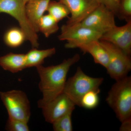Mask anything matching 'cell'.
Instances as JSON below:
<instances>
[{"label": "cell", "instance_id": "6da1fadb", "mask_svg": "<svg viewBox=\"0 0 131 131\" xmlns=\"http://www.w3.org/2000/svg\"><path fill=\"white\" fill-rule=\"evenodd\" d=\"M80 59V55L76 54L58 65L36 67L40 79L39 88L43 95L38 101L39 107L41 108L63 93L70 69Z\"/></svg>", "mask_w": 131, "mask_h": 131}, {"label": "cell", "instance_id": "7a4b0ae2", "mask_svg": "<svg viewBox=\"0 0 131 131\" xmlns=\"http://www.w3.org/2000/svg\"><path fill=\"white\" fill-rule=\"evenodd\" d=\"M106 101L121 122L131 118V77L116 81L108 94Z\"/></svg>", "mask_w": 131, "mask_h": 131}, {"label": "cell", "instance_id": "3957f363", "mask_svg": "<svg viewBox=\"0 0 131 131\" xmlns=\"http://www.w3.org/2000/svg\"><path fill=\"white\" fill-rule=\"evenodd\" d=\"M103 81V78L88 75L78 67L75 74L66 81L63 93L70 98L75 106L80 107L82 96L91 90L100 89Z\"/></svg>", "mask_w": 131, "mask_h": 131}, {"label": "cell", "instance_id": "277c9868", "mask_svg": "<svg viewBox=\"0 0 131 131\" xmlns=\"http://www.w3.org/2000/svg\"><path fill=\"white\" fill-rule=\"evenodd\" d=\"M26 4L22 0H0V13L7 14L18 21L20 28L33 48L38 47L37 33L28 19L26 11Z\"/></svg>", "mask_w": 131, "mask_h": 131}, {"label": "cell", "instance_id": "5b68a950", "mask_svg": "<svg viewBox=\"0 0 131 131\" xmlns=\"http://www.w3.org/2000/svg\"><path fill=\"white\" fill-rule=\"evenodd\" d=\"M0 98L7 110L8 118L28 123L30 118V105L25 92L15 90L1 91Z\"/></svg>", "mask_w": 131, "mask_h": 131}, {"label": "cell", "instance_id": "8992f818", "mask_svg": "<svg viewBox=\"0 0 131 131\" xmlns=\"http://www.w3.org/2000/svg\"><path fill=\"white\" fill-rule=\"evenodd\" d=\"M100 41L108 54L109 61L106 68L107 74L115 81L127 76L131 70L130 56L110 42Z\"/></svg>", "mask_w": 131, "mask_h": 131}, {"label": "cell", "instance_id": "52a82bcc", "mask_svg": "<svg viewBox=\"0 0 131 131\" xmlns=\"http://www.w3.org/2000/svg\"><path fill=\"white\" fill-rule=\"evenodd\" d=\"M61 34L58 36L60 40H66L65 48H77L79 46L94 40H99L102 34L83 25L81 23L63 25Z\"/></svg>", "mask_w": 131, "mask_h": 131}, {"label": "cell", "instance_id": "ba28073f", "mask_svg": "<svg viewBox=\"0 0 131 131\" xmlns=\"http://www.w3.org/2000/svg\"><path fill=\"white\" fill-rule=\"evenodd\" d=\"M115 15L112 10L100 4L80 23L102 34L116 26Z\"/></svg>", "mask_w": 131, "mask_h": 131}, {"label": "cell", "instance_id": "9c48e42d", "mask_svg": "<svg viewBox=\"0 0 131 131\" xmlns=\"http://www.w3.org/2000/svg\"><path fill=\"white\" fill-rule=\"evenodd\" d=\"M74 103L63 93L41 108L46 121L52 124L68 112L74 111Z\"/></svg>", "mask_w": 131, "mask_h": 131}, {"label": "cell", "instance_id": "30bf717a", "mask_svg": "<svg viewBox=\"0 0 131 131\" xmlns=\"http://www.w3.org/2000/svg\"><path fill=\"white\" fill-rule=\"evenodd\" d=\"M99 40L110 42L127 55L131 54V20L121 26H115L104 33Z\"/></svg>", "mask_w": 131, "mask_h": 131}, {"label": "cell", "instance_id": "8fae6325", "mask_svg": "<svg viewBox=\"0 0 131 131\" xmlns=\"http://www.w3.org/2000/svg\"><path fill=\"white\" fill-rule=\"evenodd\" d=\"M69 8L71 16L66 22L67 25L81 23L100 5L97 0H58Z\"/></svg>", "mask_w": 131, "mask_h": 131}, {"label": "cell", "instance_id": "7c38bea8", "mask_svg": "<svg viewBox=\"0 0 131 131\" xmlns=\"http://www.w3.org/2000/svg\"><path fill=\"white\" fill-rule=\"evenodd\" d=\"M77 48L84 53L90 54L95 63L100 64L106 69L107 67L109 61L108 54L100 40H92L79 46Z\"/></svg>", "mask_w": 131, "mask_h": 131}, {"label": "cell", "instance_id": "4fadbf2b", "mask_svg": "<svg viewBox=\"0 0 131 131\" xmlns=\"http://www.w3.org/2000/svg\"><path fill=\"white\" fill-rule=\"evenodd\" d=\"M50 0H30L26 4V11L29 21L36 32H38L39 21L45 12Z\"/></svg>", "mask_w": 131, "mask_h": 131}, {"label": "cell", "instance_id": "5bb4252c", "mask_svg": "<svg viewBox=\"0 0 131 131\" xmlns=\"http://www.w3.org/2000/svg\"><path fill=\"white\" fill-rule=\"evenodd\" d=\"M0 66L13 73L21 71L27 68L25 54L10 52L0 57Z\"/></svg>", "mask_w": 131, "mask_h": 131}, {"label": "cell", "instance_id": "9a60e30c", "mask_svg": "<svg viewBox=\"0 0 131 131\" xmlns=\"http://www.w3.org/2000/svg\"><path fill=\"white\" fill-rule=\"evenodd\" d=\"M56 52L55 48L43 50L33 48L25 54L26 68L36 67L42 65L46 58L51 57Z\"/></svg>", "mask_w": 131, "mask_h": 131}, {"label": "cell", "instance_id": "2e32d148", "mask_svg": "<svg viewBox=\"0 0 131 131\" xmlns=\"http://www.w3.org/2000/svg\"><path fill=\"white\" fill-rule=\"evenodd\" d=\"M6 45L12 48H16L21 45L26 40V37L20 28L13 27L6 31L3 37Z\"/></svg>", "mask_w": 131, "mask_h": 131}, {"label": "cell", "instance_id": "e0dca14e", "mask_svg": "<svg viewBox=\"0 0 131 131\" xmlns=\"http://www.w3.org/2000/svg\"><path fill=\"white\" fill-rule=\"evenodd\" d=\"M47 11L58 22L68 17L70 14L68 7L60 1H50Z\"/></svg>", "mask_w": 131, "mask_h": 131}, {"label": "cell", "instance_id": "ac0fdd59", "mask_svg": "<svg viewBox=\"0 0 131 131\" xmlns=\"http://www.w3.org/2000/svg\"><path fill=\"white\" fill-rule=\"evenodd\" d=\"M58 23L50 14L43 15L39 21V31L42 32L46 37H49L58 30L59 27Z\"/></svg>", "mask_w": 131, "mask_h": 131}, {"label": "cell", "instance_id": "d6986e66", "mask_svg": "<svg viewBox=\"0 0 131 131\" xmlns=\"http://www.w3.org/2000/svg\"><path fill=\"white\" fill-rule=\"evenodd\" d=\"M100 89L91 90L86 93L82 97L80 107L88 109H92L98 106L100 101Z\"/></svg>", "mask_w": 131, "mask_h": 131}, {"label": "cell", "instance_id": "ffe728a7", "mask_svg": "<svg viewBox=\"0 0 131 131\" xmlns=\"http://www.w3.org/2000/svg\"><path fill=\"white\" fill-rule=\"evenodd\" d=\"M73 111L68 112L59 118L52 123L53 130L55 131H72L73 125L72 114Z\"/></svg>", "mask_w": 131, "mask_h": 131}, {"label": "cell", "instance_id": "44dd1931", "mask_svg": "<svg viewBox=\"0 0 131 131\" xmlns=\"http://www.w3.org/2000/svg\"><path fill=\"white\" fill-rule=\"evenodd\" d=\"M117 15L127 22L131 20V0H121Z\"/></svg>", "mask_w": 131, "mask_h": 131}, {"label": "cell", "instance_id": "7402d4cb", "mask_svg": "<svg viewBox=\"0 0 131 131\" xmlns=\"http://www.w3.org/2000/svg\"><path fill=\"white\" fill-rule=\"evenodd\" d=\"M28 123L8 118L6 126V130L9 131H29Z\"/></svg>", "mask_w": 131, "mask_h": 131}, {"label": "cell", "instance_id": "603a6c76", "mask_svg": "<svg viewBox=\"0 0 131 131\" xmlns=\"http://www.w3.org/2000/svg\"><path fill=\"white\" fill-rule=\"evenodd\" d=\"M100 4L105 5L106 7L111 9L117 15L118 5L115 3L113 0H97Z\"/></svg>", "mask_w": 131, "mask_h": 131}, {"label": "cell", "instance_id": "cb8c5ba5", "mask_svg": "<svg viewBox=\"0 0 131 131\" xmlns=\"http://www.w3.org/2000/svg\"><path fill=\"white\" fill-rule=\"evenodd\" d=\"M121 126L120 127L121 131H130L131 130V118L121 122Z\"/></svg>", "mask_w": 131, "mask_h": 131}, {"label": "cell", "instance_id": "d4e9b609", "mask_svg": "<svg viewBox=\"0 0 131 131\" xmlns=\"http://www.w3.org/2000/svg\"><path fill=\"white\" fill-rule=\"evenodd\" d=\"M120 1L121 0H113V1L116 4H117V5H118V6Z\"/></svg>", "mask_w": 131, "mask_h": 131}, {"label": "cell", "instance_id": "484cf974", "mask_svg": "<svg viewBox=\"0 0 131 131\" xmlns=\"http://www.w3.org/2000/svg\"><path fill=\"white\" fill-rule=\"evenodd\" d=\"M22 1H23L24 2V3L26 4L27 3V2H29V1H30V0H22Z\"/></svg>", "mask_w": 131, "mask_h": 131}, {"label": "cell", "instance_id": "4316f807", "mask_svg": "<svg viewBox=\"0 0 131 131\" xmlns=\"http://www.w3.org/2000/svg\"></svg>", "mask_w": 131, "mask_h": 131}]
</instances>
